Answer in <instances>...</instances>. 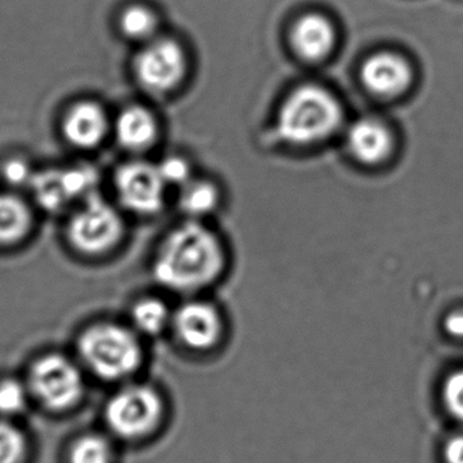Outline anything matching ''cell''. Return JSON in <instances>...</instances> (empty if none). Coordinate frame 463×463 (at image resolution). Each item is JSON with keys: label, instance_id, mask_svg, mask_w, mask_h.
<instances>
[{"label": "cell", "instance_id": "obj_5", "mask_svg": "<svg viewBox=\"0 0 463 463\" xmlns=\"http://www.w3.org/2000/svg\"><path fill=\"white\" fill-rule=\"evenodd\" d=\"M188 59L175 40L154 39L135 61V74L142 88L151 94H167L185 80Z\"/></svg>", "mask_w": 463, "mask_h": 463}, {"label": "cell", "instance_id": "obj_25", "mask_svg": "<svg viewBox=\"0 0 463 463\" xmlns=\"http://www.w3.org/2000/svg\"><path fill=\"white\" fill-rule=\"evenodd\" d=\"M4 173L7 183L14 186L28 185L34 177L32 175L31 167L21 159H13V161L7 162Z\"/></svg>", "mask_w": 463, "mask_h": 463}, {"label": "cell", "instance_id": "obj_12", "mask_svg": "<svg viewBox=\"0 0 463 463\" xmlns=\"http://www.w3.org/2000/svg\"><path fill=\"white\" fill-rule=\"evenodd\" d=\"M109 128L107 113L96 102L82 101L70 108L63 121V134L74 147L94 148Z\"/></svg>", "mask_w": 463, "mask_h": 463}, {"label": "cell", "instance_id": "obj_21", "mask_svg": "<svg viewBox=\"0 0 463 463\" xmlns=\"http://www.w3.org/2000/svg\"><path fill=\"white\" fill-rule=\"evenodd\" d=\"M25 451L23 433L7 424L0 422V463H20Z\"/></svg>", "mask_w": 463, "mask_h": 463}, {"label": "cell", "instance_id": "obj_2", "mask_svg": "<svg viewBox=\"0 0 463 463\" xmlns=\"http://www.w3.org/2000/svg\"><path fill=\"white\" fill-rule=\"evenodd\" d=\"M343 123V105L333 91L324 86L302 85L284 99L276 128L283 142L308 147L330 139Z\"/></svg>", "mask_w": 463, "mask_h": 463}, {"label": "cell", "instance_id": "obj_17", "mask_svg": "<svg viewBox=\"0 0 463 463\" xmlns=\"http://www.w3.org/2000/svg\"><path fill=\"white\" fill-rule=\"evenodd\" d=\"M120 28L128 39L148 43L156 39L158 18L148 7L134 5L121 14Z\"/></svg>", "mask_w": 463, "mask_h": 463}, {"label": "cell", "instance_id": "obj_11", "mask_svg": "<svg viewBox=\"0 0 463 463\" xmlns=\"http://www.w3.org/2000/svg\"><path fill=\"white\" fill-rule=\"evenodd\" d=\"M289 42L302 61L318 63L332 55L337 44V32L326 15L307 13L295 21Z\"/></svg>", "mask_w": 463, "mask_h": 463}, {"label": "cell", "instance_id": "obj_26", "mask_svg": "<svg viewBox=\"0 0 463 463\" xmlns=\"http://www.w3.org/2000/svg\"><path fill=\"white\" fill-rule=\"evenodd\" d=\"M447 463H463V435L449 439L446 446Z\"/></svg>", "mask_w": 463, "mask_h": 463}, {"label": "cell", "instance_id": "obj_8", "mask_svg": "<svg viewBox=\"0 0 463 463\" xmlns=\"http://www.w3.org/2000/svg\"><path fill=\"white\" fill-rule=\"evenodd\" d=\"M116 191L121 204L137 215H153L162 210L166 184L156 165L132 161L116 173Z\"/></svg>", "mask_w": 463, "mask_h": 463}, {"label": "cell", "instance_id": "obj_24", "mask_svg": "<svg viewBox=\"0 0 463 463\" xmlns=\"http://www.w3.org/2000/svg\"><path fill=\"white\" fill-rule=\"evenodd\" d=\"M443 395L449 413L463 421V370L457 371L447 379Z\"/></svg>", "mask_w": 463, "mask_h": 463}, {"label": "cell", "instance_id": "obj_9", "mask_svg": "<svg viewBox=\"0 0 463 463\" xmlns=\"http://www.w3.org/2000/svg\"><path fill=\"white\" fill-rule=\"evenodd\" d=\"M360 80L365 90L379 99H397L413 85L414 71L408 59L397 52L373 53L360 67Z\"/></svg>", "mask_w": 463, "mask_h": 463}, {"label": "cell", "instance_id": "obj_19", "mask_svg": "<svg viewBox=\"0 0 463 463\" xmlns=\"http://www.w3.org/2000/svg\"><path fill=\"white\" fill-rule=\"evenodd\" d=\"M132 318L137 329L146 335H156L166 325L169 313L166 306L158 299H145L135 306Z\"/></svg>", "mask_w": 463, "mask_h": 463}, {"label": "cell", "instance_id": "obj_7", "mask_svg": "<svg viewBox=\"0 0 463 463\" xmlns=\"http://www.w3.org/2000/svg\"><path fill=\"white\" fill-rule=\"evenodd\" d=\"M31 387L47 408L63 411L80 400L83 379L80 370L69 359L50 354L32 368Z\"/></svg>", "mask_w": 463, "mask_h": 463}, {"label": "cell", "instance_id": "obj_23", "mask_svg": "<svg viewBox=\"0 0 463 463\" xmlns=\"http://www.w3.org/2000/svg\"><path fill=\"white\" fill-rule=\"evenodd\" d=\"M26 392L15 381L0 382V413L15 414L25 408Z\"/></svg>", "mask_w": 463, "mask_h": 463}, {"label": "cell", "instance_id": "obj_10", "mask_svg": "<svg viewBox=\"0 0 463 463\" xmlns=\"http://www.w3.org/2000/svg\"><path fill=\"white\" fill-rule=\"evenodd\" d=\"M346 147L360 164L378 166L392 156L395 137L384 121L375 118H363L349 127Z\"/></svg>", "mask_w": 463, "mask_h": 463}, {"label": "cell", "instance_id": "obj_6", "mask_svg": "<svg viewBox=\"0 0 463 463\" xmlns=\"http://www.w3.org/2000/svg\"><path fill=\"white\" fill-rule=\"evenodd\" d=\"M161 414V398L153 389L132 386L108 403L107 422L116 435L135 439L154 430Z\"/></svg>", "mask_w": 463, "mask_h": 463}, {"label": "cell", "instance_id": "obj_4", "mask_svg": "<svg viewBox=\"0 0 463 463\" xmlns=\"http://www.w3.org/2000/svg\"><path fill=\"white\" fill-rule=\"evenodd\" d=\"M124 223L120 213L101 197L91 194L69 223L72 245L86 254H102L120 242Z\"/></svg>", "mask_w": 463, "mask_h": 463}, {"label": "cell", "instance_id": "obj_1", "mask_svg": "<svg viewBox=\"0 0 463 463\" xmlns=\"http://www.w3.org/2000/svg\"><path fill=\"white\" fill-rule=\"evenodd\" d=\"M223 265V246L215 232L191 221L165 240L154 262V275L166 288L191 292L213 283Z\"/></svg>", "mask_w": 463, "mask_h": 463}, {"label": "cell", "instance_id": "obj_15", "mask_svg": "<svg viewBox=\"0 0 463 463\" xmlns=\"http://www.w3.org/2000/svg\"><path fill=\"white\" fill-rule=\"evenodd\" d=\"M33 226L31 208L15 194H0V246L23 241Z\"/></svg>", "mask_w": 463, "mask_h": 463}, {"label": "cell", "instance_id": "obj_16", "mask_svg": "<svg viewBox=\"0 0 463 463\" xmlns=\"http://www.w3.org/2000/svg\"><path fill=\"white\" fill-rule=\"evenodd\" d=\"M221 194L215 184L207 180H194L180 188L178 205L192 221H199L210 215L218 207Z\"/></svg>", "mask_w": 463, "mask_h": 463}, {"label": "cell", "instance_id": "obj_3", "mask_svg": "<svg viewBox=\"0 0 463 463\" xmlns=\"http://www.w3.org/2000/svg\"><path fill=\"white\" fill-rule=\"evenodd\" d=\"M80 352L94 373L120 379L137 370L142 357L139 343L128 330L116 325H96L83 333Z\"/></svg>", "mask_w": 463, "mask_h": 463}, {"label": "cell", "instance_id": "obj_20", "mask_svg": "<svg viewBox=\"0 0 463 463\" xmlns=\"http://www.w3.org/2000/svg\"><path fill=\"white\" fill-rule=\"evenodd\" d=\"M112 449L102 436L89 435L80 439L71 451V463H109Z\"/></svg>", "mask_w": 463, "mask_h": 463}, {"label": "cell", "instance_id": "obj_18", "mask_svg": "<svg viewBox=\"0 0 463 463\" xmlns=\"http://www.w3.org/2000/svg\"><path fill=\"white\" fill-rule=\"evenodd\" d=\"M31 185L40 205L45 210L55 213L70 204L61 186V173L58 169L45 170L34 175Z\"/></svg>", "mask_w": 463, "mask_h": 463}, {"label": "cell", "instance_id": "obj_22", "mask_svg": "<svg viewBox=\"0 0 463 463\" xmlns=\"http://www.w3.org/2000/svg\"><path fill=\"white\" fill-rule=\"evenodd\" d=\"M156 166H158L159 175L166 186L183 188L192 180L191 165L183 156H167Z\"/></svg>", "mask_w": 463, "mask_h": 463}, {"label": "cell", "instance_id": "obj_27", "mask_svg": "<svg viewBox=\"0 0 463 463\" xmlns=\"http://www.w3.org/2000/svg\"><path fill=\"white\" fill-rule=\"evenodd\" d=\"M446 329L454 337L463 338V311H457L447 317Z\"/></svg>", "mask_w": 463, "mask_h": 463}, {"label": "cell", "instance_id": "obj_14", "mask_svg": "<svg viewBox=\"0 0 463 463\" xmlns=\"http://www.w3.org/2000/svg\"><path fill=\"white\" fill-rule=\"evenodd\" d=\"M118 142L126 150L140 153L147 150L158 137V123L150 110L131 107L124 110L116 121Z\"/></svg>", "mask_w": 463, "mask_h": 463}, {"label": "cell", "instance_id": "obj_13", "mask_svg": "<svg viewBox=\"0 0 463 463\" xmlns=\"http://www.w3.org/2000/svg\"><path fill=\"white\" fill-rule=\"evenodd\" d=\"M175 325L181 340L196 349L210 348L221 332V321L216 311L200 302L183 306L175 314Z\"/></svg>", "mask_w": 463, "mask_h": 463}]
</instances>
